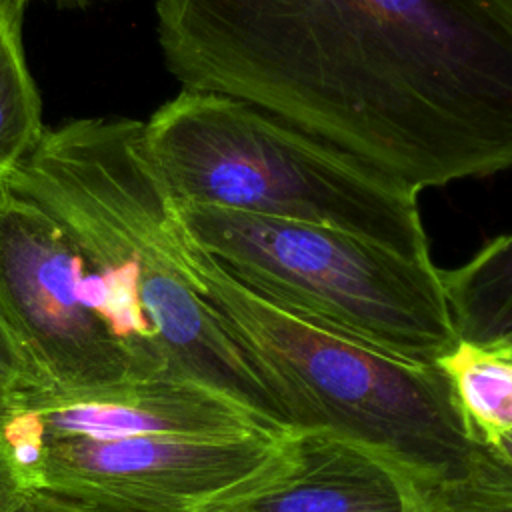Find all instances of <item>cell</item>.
Listing matches in <instances>:
<instances>
[{"label":"cell","instance_id":"16","mask_svg":"<svg viewBox=\"0 0 512 512\" xmlns=\"http://www.w3.org/2000/svg\"><path fill=\"white\" fill-rule=\"evenodd\" d=\"M16 390H18L16 380L12 376L0 372V434H2L6 420L12 416V412L16 408Z\"/></svg>","mask_w":512,"mask_h":512},{"label":"cell","instance_id":"17","mask_svg":"<svg viewBox=\"0 0 512 512\" xmlns=\"http://www.w3.org/2000/svg\"><path fill=\"white\" fill-rule=\"evenodd\" d=\"M480 446L488 448L494 456H498L512 470V428L494 436L492 440H488L486 444H480Z\"/></svg>","mask_w":512,"mask_h":512},{"label":"cell","instance_id":"6","mask_svg":"<svg viewBox=\"0 0 512 512\" xmlns=\"http://www.w3.org/2000/svg\"><path fill=\"white\" fill-rule=\"evenodd\" d=\"M284 434L44 438L30 488L86 512H204L252 478Z\"/></svg>","mask_w":512,"mask_h":512},{"label":"cell","instance_id":"12","mask_svg":"<svg viewBox=\"0 0 512 512\" xmlns=\"http://www.w3.org/2000/svg\"><path fill=\"white\" fill-rule=\"evenodd\" d=\"M412 512H512V470L482 446L468 474L414 482Z\"/></svg>","mask_w":512,"mask_h":512},{"label":"cell","instance_id":"2","mask_svg":"<svg viewBox=\"0 0 512 512\" xmlns=\"http://www.w3.org/2000/svg\"><path fill=\"white\" fill-rule=\"evenodd\" d=\"M196 284L292 430L344 436L414 482L460 478L476 464L482 446L438 364L394 356L294 314L238 282L202 246Z\"/></svg>","mask_w":512,"mask_h":512},{"label":"cell","instance_id":"15","mask_svg":"<svg viewBox=\"0 0 512 512\" xmlns=\"http://www.w3.org/2000/svg\"><path fill=\"white\" fill-rule=\"evenodd\" d=\"M22 480L16 474L6 450L0 446V512H12L22 496Z\"/></svg>","mask_w":512,"mask_h":512},{"label":"cell","instance_id":"3","mask_svg":"<svg viewBox=\"0 0 512 512\" xmlns=\"http://www.w3.org/2000/svg\"><path fill=\"white\" fill-rule=\"evenodd\" d=\"M142 140L176 204L328 226L432 262L418 188L248 102L184 88Z\"/></svg>","mask_w":512,"mask_h":512},{"label":"cell","instance_id":"5","mask_svg":"<svg viewBox=\"0 0 512 512\" xmlns=\"http://www.w3.org/2000/svg\"><path fill=\"white\" fill-rule=\"evenodd\" d=\"M0 314L22 358L16 392L82 390L134 376L106 318V294L64 228L0 184Z\"/></svg>","mask_w":512,"mask_h":512},{"label":"cell","instance_id":"1","mask_svg":"<svg viewBox=\"0 0 512 512\" xmlns=\"http://www.w3.org/2000/svg\"><path fill=\"white\" fill-rule=\"evenodd\" d=\"M156 30L184 88L418 190L512 166V0H156Z\"/></svg>","mask_w":512,"mask_h":512},{"label":"cell","instance_id":"7","mask_svg":"<svg viewBox=\"0 0 512 512\" xmlns=\"http://www.w3.org/2000/svg\"><path fill=\"white\" fill-rule=\"evenodd\" d=\"M16 408L34 414L42 438L284 434L224 394L168 370L82 390L16 392Z\"/></svg>","mask_w":512,"mask_h":512},{"label":"cell","instance_id":"11","mask_svg":"<svg viewBox=\"0 0 512 512\" xmlns=\"http://www.w3.org/2000/svg\"><path fill=\"white\" fill-rule=\"evenodd\" d=\"M438 366L478 444L512 428V360L458 342Z\"/></svg>","mask_w":512,"mask_h":512},{"label":"cell","instance_id":"13","mask_svg":"<svg viewBox=\"0 0 512 512\" xmlns=\"http://www.w3.org/2000/svg\"><path fill=\"white\" fill-rule=\"evenodd\" d=\"M0 372L12 376L18 384V388L26 380V362H24L18 342L14 340L2 314H0Z\"/></svg>","mask_w":512,"mask_h":512},{"label":"cell","instance_id":"18","mask_svg":"<svg viewBox=\"0 0 512 512\" xmlns=\"http://www.w3.org/2000/svg\"><path fill=\"white\" fill-rule=\"evenodd\" d=\"M24 6L28 4V2H32V0H20ZM52 2H60V4H90V2H96V0H52Z\"/></svg>","mask_w":512,"mask_h":512},{"label":"cell","instance_id":"9","mask_svg":"<svg viewBox=\"0 0 512 512\" xmlns=\"http://www.w3.org/2000/svg\"><path fill=\"white\" fill-rule=\"evenodd\" d=\"M440 278L458 342L512 360V232Z\"/></svg>","mask_w":512,"mask_h":512},{"label":"cell","instance_id":"8","mask_svg":"<svg viewBox=\"0 0 512 512\" xmlns=\"http://www.w3.org/2000/svg\"><path fill=\"white\" fill-rule=\"evenodd\" d=\"M414 480L332 432L288 430L274 456L204 512H412Z\"/></svg>","mask_w":512,"mask_h":512},{"label":"cell","instance_id":"14","mask_svg":"<svg viewBox=\"0 0 512 512\" xmlns=\"http://www.w3.org/2000/svg\"><path fill=\"white\" fill-rule=\"evenodd\" d=\"M12 512H86L36 488H24Z\"/></svg>","mask_w":512,"mask_h":512},{"label":"cell","instance_id":"10","mask_svg":"<svg viewBox=\"0 0 512 512\" xmlns=\"http://www.w3.org/2000/svg\"><path fill=\"white\" fill-rule=\"evenodd\" d=\"M20 0H0V182L36 148L46 126L26 62Z\"/></svg>","mask_w":512,"mask_h":512},{"label":"cell","instance_id":"4","mask_svg":"<svg viewBox=\"0 0 512 512\" xmlns=\"http://www.w3.org/2000/svg\"><path fill=\"white\" fill-rule=\"evenodd\" d=\"M190 236L238 282L308 320L394 356L438 364L456 332L434 262L344 230L176 204Z\"/></svg>","mask_w":512,"mask_h":512}]
</instances>
